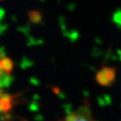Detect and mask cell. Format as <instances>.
I'll return each instance as SVG.
<instances>
[{"label": "cell", "mask_w": 121, "mask_h": 121, "mask_svg": "<svg viewBox=\"0 0 121 121\" xmlns=\"http://www.w3.org/2000/svg\"><path fill=\"white\" fill-rule=\"evenodd\" d=\"M115 78V68L110 67V66H104L97 72L95 76L97 82L103 87H110L114 82Z\"/></svg>", "instance_id": "6da1fadb"}, {"label": "cell", "mask_w": 121, "mask_h": 121, "mask_svg": "<svg viewBox=\"0 0 121 121\" xmlns=\"http://www.w3.org/2000/svg\"><path fill=\"white\" fill-rule=\"evenodd\" d=\"M59 121H93L87 108H80L78 111L68 114L64 120Z\"/></svg>", "instance_id": "7a4b0ae2"}, {"label": "cell", "mask_w": 121, "mask_h": 121, "mask_svg": "<svg viewBox=\"0 0 121 121\" xmlns=\"http://www.w3.org/2000/svg\"><path fill=\"white\" fill-rule=\"evenodd\" d=\"M0 66H1V68H2V70L4 72L10 74L12 71H13V63L9 58L3 57V58L0 59Z\"/></svg>", "instance_id": "3957f363"}, {"label": "cell", "mask_w": 121, "mask_h": 121, "mask_svg": "<svg viewBox=\"0 0 121 121\" xmlns=\"http://www.w3.org/2000/svg\"><path fill=\"white\" fill-rule=\"evenodd\" d=\"M22 121H26V120H22Z\"/></svg>", "instance_id": "277c9868"}]
</instances>
